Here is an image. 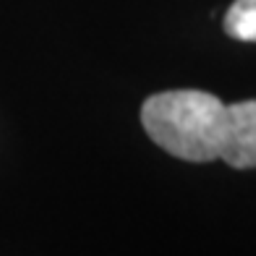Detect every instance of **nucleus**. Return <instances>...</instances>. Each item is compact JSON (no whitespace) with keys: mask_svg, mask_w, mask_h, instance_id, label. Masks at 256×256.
I'll use <instances>...</instances> for the list:
<instances>
[{"mask_svg":"<svg viewBox=\"0 0 256 256\" xmlns=\"http://www.w3.org/2000/svg\"><path fill=\"white\" fill-rule=\"evenodd\" d=\"M142 123L149 138L178 160L256 168V100L225 104L199 89L162 92L144 102Z\"/></svg>","mask_w":256,"mask_h":256,"instance_id":"nucleus-1","label":"nucleus"},{"mask_svg":"<svg viewBox=\"0 0 256 256\" xmlns=\"http://www.w3.org/2000/svg\"><path fill=\"white\" fill-rule=\"evenodd\" d=\"M228 37L240 42H256V0H236L222 21Z\"/></svg>","mask_w":256,"mask_h":256,"instance_id":"nucleus-2","label":"nucleus"}]
</instances>
